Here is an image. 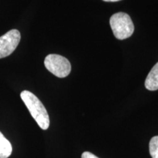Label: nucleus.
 <instances>
[{
  "mask_svg": "<svg viewBox=\"0 0 158 158\" xmlns=\"http://www.w3.org/2000/svg\"><path fill=\"white\" fill-rule=\"evenodd\" d=\"M44 64L49 72L59 78H65L71 71V64L68 59L58 54L48 55Z\"/></svg>",
  "mask_w": 158,
  "mask_h": 158,
  "instance_id": "3",
  "label": "nucleus"
},
{
  "mask_svg": "<svg viewBox=\"0 0 158 158\" xmlns=\"http://www.w3.org/2000/svg\"><path fill=\"white\" fill-rule=\"evenodd\" d=\"M110 25L113 33L118 40H124L130 37L134 31V24L127 13H115L110 17Z\"/></svg>",
  "mask_w": 158,
  "mask_h": 158,
  "instance_id": "2",
  "label": "nucleus"
},
{
  "mask_svg": "<svg viewBox=\"0 0 158 158\" xmlns=\"http://www.w3.org/2000/svg\"><path fill=\"white\" fill-rule=\"evenodd\" d=\"M81 158H99L94 155V154L89 152H84L82 154Z\"/></svg>",
  "mask_w": 158,
  "mask_h": 158,
  "instance_id": "8",
  "label": "nucleus"
},
{
  "mask_svg": "<svg viewBox=\"0 0 158 158\" xmlns=\"http://www.w3.org/2000/svg\"><path fill=\"white\" fill-rule=\"evenodd\" d=\"M145 86L149 91L158 89V62L153 67L145 81Z\"/></svg>",
  "mask_w": 158,
  "mask_h": 158,
  "instance_id": "5",
  "label": "nucleus"
},
{
  "mask_svg": "<svg viewBox=\"0 0 158 158\" xmlns=\"http://www.w3.org/2000/svg\"><path fill=\"white\" fill-rule=\"evenodd\" d=\"M21 98L39 127L44 130L48 129L50 125L49 116L40 100L34 94L27 90L21 92Z\"/></svg>",
  "mask_w": 158,
  "mask_h": 158,
  "instance_id": "1",
  "label": "nucleus"
},
{
  "mask_svg": "<svg viewBox=\"0 0 158 158\" xmlns=\"http://www.w3.org/2000/svg\"><path fill=\"white\" fill-rule=\"evenodd\" d=\"M21 40V34L18 29H12L0 37V59L10 55L15 50Z\"/></svg>",
  "mask_w": 158,
  "mask_h": 158,
  "instance_id": "4",
  "label": "nucleus"
},
{
  "mask_svg": "<svg viewBox=\"0 0 158 158\" xmlns=\"http://www.w3.org/2000/svg\"><path fill=\"white\" fill-rule=\"evenodd\" d=\"M104 2H118L120 0H103Z\"/></svg>",
  "mask_w": 158,
  "mask_h": 158,
  "instance_id": "9",
  "label": "nucleus"
},
{
  "mask_svg": "<svg viewBox=\"0 0 158 158\" xmlns=\"http://www.w3.org/2000/svg\"><path fill=\"white\" fill-rule=\"evenodd\" d=\"M13 152V147L8 140L0 132V158H8Z\"/></svg>",
  "mask_w": 158,
  "mask_h": 158,
  "instance_id": "6",
  "label": "nucleus"
},
{
  "mask_svg": "<svg viewBox=\"0 0 158 158\" xmlns=\"http://www.w3.org/2000/svg\"><path fill=\"white\" fill-rule=\"evenodd\" d=\"M149 153L152 158H158V135L154 136L150 140Z\"/></svg>",
  "mask_w": 158,
  "mask_h": 158,
  "instance_id": "7",
  "label": "nucleus"
}]
</instances>
